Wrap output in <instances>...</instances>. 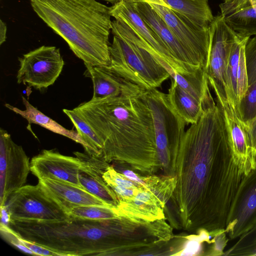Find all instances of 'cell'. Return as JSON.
<instances>
[{
    "mask_svg": "<svg viewBox=\"0 0 256 256\" xmlns=\"http://www.w3.org/2000/svg\"><path fill=\"white\" fill-rule=\"evenodd\" d=\"M179 151L197 162L194 172L201 210L226 226L237 191L248 174L233 151L222 114L204 110L184 132Z\"/></svg>",
    "mask_w": 256,
    "mask_h": 256,
    "instance_id": "6da1fadb",
    "label": "cell"
},
{
    "mask_svg": "<svg viewBox=\"0 0 256 256\" xmlns=\"http://www.w3.org/2000/svg\"><path fill=\"white\" fill-rule=\"evenodd\" d=\"M142 94L90 100L74 108L101 142L100 160L156 156L152 113Z\"/></svg>",
    "mask_w": 256,
    "mask_h": 256,
    "instance_id": "7a4b0ae2",
    "label": "cell"
},
{
    "mask_svg": "<svg viewBox=\"0 0 256 256\" xmlns=\"http://www.w3.org/2000/svg\"><path fill=\"white\" fill-rule=\"evenodd\" d=\"M38 16L84 64L110 62V8L96 0H29Z\"/></svg>",
    "mask_w": 256,
    "mask_h": 256,
    "instance_id": "3957f363",
    "label": "cell"
},
{
    "mask_svg": "<svg viewBox=\"0 0 256 256\" xmlns=\"http://www.w3.org/2000/svg\"><path fill=\"white\" fill-rule=\"evenodd\" d=\"M70 217L58 221L10 220L8 227L20 238L64 256L109 255L115 248L116 220Z\"/></svg>",
    "mask_w": 256,
    "mask_h": 256,
    "instance_id": "277c9868",
    "label": "cell"
},
{
    "mask_svg": "<svg viewBox=\"0 0 256 256\" xmlns=\"http://www.w3.org/2000/svg\"><path fill=\"white\" fill-rule=\"evenodd\" d=\"M112 35L110 62L104 67L108 70L146 91L158 88L170 78L164 66L136 40Z\"/></svg>",
    "mask_w": 256,
    "mask_h": 256,
    "instance_id": "5b68a950",
    "label": "cell"
},
{
    "mask_svg": "<svg viewBox=\"0 0 256 256\" xmlns=\"http://www.w3.org/2000/svg\"><path fill=\"white\" fill-rule=\"evenodd\" d=\"M142 96L152 113L156 156L166 166L170 157L178 154L187 124L174 110L166 94L155 88L145 91Z\"/></svg>",
    "mask_w": 256,
    "mask_h": 256,
    "instance_id": "8992f818",
    "label": "cell"
},
{
    "mask_svg": "<svg viewBox=\"0 0 256 256\" xmlns=\"http://www.w3.org/2000/svg\"><path fill=\"white\" fill-rule=\"evenodd\" d=\"M162 18L174 36L187 50L196 66L206 70L210 38L208 28L198 27L188 18L172 10L164 0H142Z\"/></svg>",
    "mask_w": 256,
    "mask_h": 256,
    "instance_id": "52a82bcc",
    "label": "cell"
},
{
    "mask_svg": "<svg viewBox=\"0 0 256 256\" xmlns=\"http://www.w3.org/2000/svg\"><path fill=\"white\" fill-rule=\"evenodd\" d=\"M4 206L12 220L58 221L70 217L38 184L23 186L8 196Z\"/></svg>",
    "mask_w": 256,
    "mask_h": 256,
    "instance_id": "ba28073f",
    "label": "cell"
},
{
    "mask_svg": "<svg viewBox=\"0 0 256 256\" xmlns=\"http://www.w3.org/2000/svg\"><path fill=\"white\" fill-rule=\"evenodd\" d=\"M17 82L41 90L52 85L62 72L64 62L60 48L42 46L18 58Z\"/></svg>",
    "mask_w": 256,
    "mask_h": 256,
    "instance_id": "9c48e42d",
    "label": "cell"
},
{
    "mask_svg": "<svg viewBox=\"0 0 256 256\" xmlns=\"http://www.w3.org/2000/svg\"><path fill=\"white\" fill-rule=\"evenodd\" d=\"M30 171L29 158L21 146L12 140L6 130L0 129V204L26 183Z\"/></svg>",
    "mask_w": 256,
    "mask_h": 256,
    "instance_id": "30bf717a",
    "label": "cell"
},
{
    "mask_svg": "<svg viewBox=\"0 0 256 256\" xmlns=\"http://www.w3.org/2000/svg\"><path fill=\"white\" fill-rule=\"evenodd\" d=\"M209 33L210 47L205 72L210 86H216L226 93V67L236 34L226 25L221 14L214 16Z\"/></svg>",
    "mask_w": 256,
    "mask_h": 256,
    "instance_id": "8fae6325",
    "label": "cell"
},
{
    "mask_svg": "<svg viewBox=\"0 0 256 256\" xmlns=\"http://www.w3.org/2000/svg\"><path fill=\"white\" fill-rule=\"evenodd\" d=\"M256 226V168L242 182L228 216L225 232L240 238Z\"/></svg>",
    "mask_w": 256,
    "mask_h": 256,
    "instance_id": "7c38bea8",
    "label": "cell"
},
{
    "mask_svg": "<svg viewBox=\"0 0 256 256\" xmlns=\"http://www.w3.org/2000/svg\"><path fill=\"white\" fill-rule=\"evenodd\" d=\"M216 102L220 108L233 151L248 174L256 168V156L252 148L244 122L238 112L234 100L229 96L212 88Z\"/></svg>",
    "mask_w": 256,
    "mask_h": 256,
    "instance_id": "4fadbf2b",
    "label": "cell"
},
{
    "mask_svg": "<svg viewBox=\"0 0 256 256\" xmlns=\"http://www.w3.org/2000/svg\"><path fill=\"white\" fill-rule=\"evenodd\" d=\"M81 162L78 157L63 155L54 150H42L30 162V172L39 179L48 178L81 187L78 174Z\"/></svg>",
    "mask_w": 256,
    "mask_h": 256,
    "instance_id": "5bb4252c",
    "label": "cell"
},
{
    "mask_svg": "<svg viewBox=\"0 0 256 256\" xmlns=\"http://www.w3.org/2000/svg\"><path fill=\"white\" fill-rule=\"evenodd\" d=\"M110 8L112 17H122L126 20L154 50L159 62L170 74L172 72L188 73L175 60L162 40L144 22L130 0H121Z\"/></svg>",
    "mask_w": 256,
    "mask_h": 256,
    "instance_id": "9a60e30c",
    "label": "cell"
},
{
    "mask_svg": "<svg viewBox=\"0 0 256 256\" xmlns=\"http://www.w3.org/2000/svg\"><path fill=\"white\" fill-rule=\"evenodd\" d=\"M134 8L144 22L162 40L172 55L187 72L200 68L196 66L187 50L174 36L162 18L146 2L142 0H130Z\"/></svg>",
    "mask_w": 256,
    "mask_h": 256,
    "instance_id": "2e32d148",
    "label": "cell"
},
{
    "mask_svg": "<svg viewBox=\"0 0 256 256\" xmlns=\"http://www.w3.org/2000/svg\"><path fill=\"white\" fill-rule=\"evenodd\" d=\"M74 154L81 162L78 174L81 186L116 209V196L103 178V174L108 166L106 162L88 154L78 152H74Z\"/></svg>",
    "mask_w": 256,
    "mask_h": 256,
    "instance_id": "e0dca14e",
    "label": "cell"
},
{
    "mask_svg": "<svg viewBox=\"0 0 256 256\" xmlns=\"http://www.w3.org/2000/svg\"><path fill=\"white\" fill-rule=\"evenodd\" d=\"M84 65L86 68L84 75L90 77L93 84L92 100L120 96L140 95L146 91L104 67Z\"/></svg>",
    "mask_w": 256,
    "mask_h": 256,
    "instance_id": "ac0fdd59",
    "label": "cell"
},
{
    "mask_svg": "<svg viewBox=\"0 0 256 256\" xmlns=\"http://www.w3.org/2000/svg\"><path fill=\"white\" fill-rule=\"evenodd\" d=\"M38 184L68 214L72 208L80 206H109L82 188L70 183L42 178L38 180Z\"/></svg>",
    "mask_w": 256,
    "mask_h": 256,
    "instance_id": "d6986e66",
    "label": "cell"
},
{
    "mask_svg": "<svg viewBox=\"0 0 256 256\" xmlns=\"http://www.w3.org/2000/svg\"><path fill=\"white\" fill-rule=\"evenodd\" d=\"M248 38L236 34L226 67V94H230L236 108L248 87L244 48Z\"/></svg>",
    "mask_w": 256,
    "mask_h": 256,
    "instance_id": "ffe728a7",
    "label": "cell"
},
{
    "mask_svg": "<svg viewBox=\"0 0 256 256\" xmlns=\"http://www.w3.org/2000/svg\"><path fill=\"white\" fill-rule=\"evenodd\" d=\"M22 100L23 104L25 106L24 110H20L8 104H5V106L26 120L29 124H34L39 125L53 132L67 137L75 142L80 144L83 146L86 153H88V145L76 130H68L62 126L33 106L23 96H22Z\"/></svg>",
    "mask_w": 256,
    "mask_h": 256,
    "instance_id": "44dd1931",
    "label": "cell"
},
{
    "mask_svg": "<svg viewBox=\"0 0 256 256\" xmlns=\"http://www.w3.org/2000/svg\"><path fill=\"white\" fill-rule=\"evenodd\" d=\"M170 78V84L166 96L170 104L187 124L196 123L202 113V102L181 88L172 77Z\"/></svg>",
    "mask_w": 256,
    "mask_h": 256,
    "instance_id": "7402d4cb",
    "label": "cell"
},
{
    "mask_svg": "<svg viewBox=\"0 0 256 256\" xmlns=\"http://www.w3.org/2000/svg\"><path fill=\"white\" fill-rule=\"evenodd\" d=\"M170 8L196 26L208 28L214 16L208 0H164Z\"/></svg>",
    "mask_w": 256,
    "mask_h": 256,
    "instance_id": "603a6c76",
    "label": "cell"
},
{
    "mask_svg": "<svg viewBox=\"0 0 256 256\" xmlns=\"http://www.w3.org/2000/svg\"><path fill=\"white\" fill-rule=\"evenodd\" d=\"M223 17L226 25L238 35L256 36V12L250 1Z\"/></svg>",
    "mask_w": 256,
    "mask_h": 256,
    "instance_id": "cb8c5ba5",
    "label": "cell"
},
{
    "mask_svg": "<svg viewBox=\"0 0 256 256\" xmlns=\"http://www.w3.org/2000/svg\"><path fill=\"white\" fill-rule=\"evenodd\" d=\"M63 112L68 117L78 134L88 147L87 154L100 158L102 145L95 132L83 117L74 109H63Z\"/></svg>",
    "mask_w": 256,
    "mask_h": 256,
    "instance_id": "d4e9b609",
    "label": "cell"
},
{
    "mask_svg": "<svg viewBox=\"0 0 256 256\" xmlns=\"http://www.w3.org/2000/svg\"><path fill=\"white\" fill-rule=\"evenodd\" d=\"M69 216L94 220H107L117 219L116 208L105 206L86 205L72 208Z\"/></svg>",
    "mask_w": 256,
    "mask_h": 256,
    "instance_id": "484cf974",
    "label": "cell"
},
{
    "mask_svg": "<svg viewBox=\"0 0 256 256\" xmlns=\"http://www.w3.org/2000/svg\"><path fill=\"white\" fill-rule=\"evenodd\" d=\"M237 110L244 122L256 117V81L248 86L244 95L238 106Z\"/></svg>",
    "mask_w": 256,
    "mask_h": 256,
    "instance_id": "4316f807",
    "label": "cell"
},
{
    "mask_svg": "<svg viewBox=\"0 0 256 256\" xmlns=\"http://www.w3.org/2000/svg\"><path fill=\"white\" fill-rule=\"evenodd\" d=\"M244 54L248 86L256 81V36L248 40Z\"/></svg>",
    "mask_w": 256,
    "mask_h": 256,
    "instance_id": "83f0119b",
    "label": "cell"
},
{
    "mask_svg": "<svg viewBox=\"0 0 256 256\" xmlns=\"http://www.w3.org/2000/svg\"><path fill=\"white\" fill-rule=\"evenodd\" d=\"M199 236H193L186 243L180 253L181 256H195L198 254L202 250V243Z\"/></svg>",
    "mask_w": 256,
    "mask_h": 256,
    "instance_id": "f1b7e54d",
    "label": "cell"
},
{
    "mask_svg": "<svg viewBox=\"0 0 256 256\" xmlns=\"http://www.w3.org/2000/svg\"><path fill=\"white\" fill-rule=\"evenodd\" d=\"M214 240L211 255L224 256V250L228 240L226 236L225 230L218 232L214 235Z\"/></svg>",
    "mask_w": 256,
    "mask_h": 256,
    "instance_id": "f546056e",
    "label": "cell"
},
{
    "mask_svg": "<svg viewBox=\"0 0 256 256\" xmlns=\"http://www.w3.org/2000/svg\"><path fill=\"white\" fill-rule=\"evenodd\" d=\"M17 236V235H16ZM20 240L34 254V256H59L55 252L48 249L42 246L34 243L32 242L26 240L18 236Z\"/></svg>",
    "mask_w": 256,
    "mask_h": 256,
    "instance_id": "4dcf8cb0",
    "label": "cell"
},
{
    "mask_svg": "<svg viewBox=\"0 0 256 256\" xmlns=\"http://www.w3.org/2000/svg\"><path fill=\"white\" fill-rule=\"evenodd\" d=\"M152 200V195L146 191H138L133 198L132 205L135 207H144L150 204Z\"/></svg>",
    "mask_w": 256,
    "mask_h": 256,
    "instance_id": "1f68e13d",
    "label": "cell"
},
{
    "mask_svg": "<svg viewBox=\"0 0 256 256\" xmlns=\"http://www.w3.org/2000/svg\"><path fill=\"white\" fill-rule=\"evenodd\" d=\"M244 123L252 148L256 156V117Z\"/></svg>",
    "mask_w": 256,
    "mask_h": 256,
    "instance_id": "d6a6232c",
    "label": "cell"
},
{
    "mask_svg": "<svg viewBox=\"0 0 256 256\" xmlns=\"http://www.w3.org/2000/svg\"><path fill=\"white\" fill-rule=\"evenodd\" d=\"M114 191L116 196L124 198H132L135 196L138 190L137 189L128 188L114 184L108 185Z\"/></svg>",
    "mask_w": 256,
    "mask_h": 256,
    "instance_id": "836d02e7",
    "label": "cell"
},
{
    "mask_svg": "<svg viewBox=\"0 0 256 256\" xmlns=\"http://www.w3.org/2000/svg\"><path fill=\"white\" fill-rule=\"evenodd\" d=\"M248 1V0H232V2L228 4H224L222 2L219 5L220 14L224 16L244 4Z\"/></svg>",
    "mask_w": 256,
    "mask_h": 256,
    "instance_id": "e575fe53",
    "label": "cell"
},
{
    "mask_svg": "<svg viewBox=\"0 0 256 256\" xmlns=\"http://www.w3.org/2000/svg\"><path fill=\"white\" fill-rule=\"evenodd\" d=\"M122 174L128 179L131 181H133L136 184L142 185L144 188L148 186L145 182L139 176H138L134 172L130 170H124L122 171Z\"/></svg>",
    "mask_w": 256,
    "mask_h": 256,
    "instance_id": "d590c367",
    "label": "cell"
},
{
    "mask_svg": "<svg viewBox=\"0 0 256 256\" xmlns=\"http://www.w3.org/2000/svg\"><path fill=\"white\" fill-rule=\"evenodd\" d=\"M10 218L5 206H0V224L8 226Z\"/></svg>",
    "mask_w": 256,
    "mask_h": 256,
    "instance_id": "8d00e7d4",
    "label": "cell"
},
{
    "mask_svg": "<svg viewBox=\"0 0 256 256\" xmlns=\"http://www.w3.org/2000/svg\"><path fill=\"white\" fill-rule=\"evenodd\" d=\"M6 26L4 22L0 20V45L5 42L6 40Z\"/></svg>",
    "mask_w": 256,
    "mask_h": 256,
    "instance_id": "74e56055",
    "label": "cell"
},
{
    "mask_svg": "<svg viewBox=\"0 0 256 256\" xmlns=\"http://www.w3.org/2000/svg\"><path fill=\"white\" fill-rule=\"evenodd\" d=\"M104 0L106 2L111 3L113 5V4L117 3L118 2L120 1L121 0Z\"/></svg>",
    "mask_w": 256,
    "mask_h": 256,
    "instance_id": "f35d334b",
    "label": "cell"
},
{
    "mask_svg": "<svg viewBox=\"0 0 256 256\" xmlns=\"http://www.w3.org/2000/svg\"><path fill=\"white\" fill-rule=\"evenodd\" d=\"M222 0L223 2L222 3L224 4H229L232 1V0Z\"/></svg>",
    "mask_w": 256,
    "mask_h": 256,
    "instance_id": "ab89813d",
    "label": "cell"
},
{
    "mask_svg": "<svg viewBox=\"0 0 256 256\" xmlns=\"http://www.w3.org/2000/svg\"><path fill=\"white\" fill-rule=\"evenodd\" d=\"M254 256H256V253L254 254Z\"/></svg>",
    "mask_w": 256,
    "mask_h": 256,
    "instance_id": "60d3db41",
    "label": "cell"
}]
</instances>
